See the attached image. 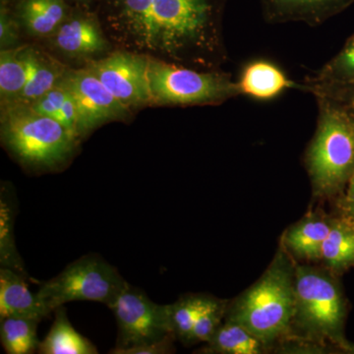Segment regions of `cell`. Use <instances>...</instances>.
I'll use <instances>...</instances> for the list:
<instances>
[{
    "mask_svg": "<svg viewBox=\"0 0 354 354\" xmlns=\"http://www.w3.org/2000/svg\"><path fill=\"white\" fill-rule=\"evenodd\" d=\"M306 83L313 85H344L354 82V35L344 48L315 75L307 78Z\"/></svg>",
    "mask_w": 354,
    "mask_h": 354,
    "instance_id": "25",
    "label": "cell"
},
{
    "mask_svg": "<svg viewBox=\"0 0 354 354\" xmlns=\"http://www.w3.org/2000/svg\"><path fill=\"white\" fill-rule=\"evenodd\" d=\"M30 106L37 113L57 120L79 136L77 132L78 114L75 101L62 79L55 87L32 102L31 106Z\"/></svg>",
    "mask_w": 354,
    "mask_h": 354,
    "instance_id": "23",
    "label": "cell"
},
{
    "mask_svg": "<svg viewBox=\"0 0 354 354\" xmlns=\"http://www.w3.org/2000/svg\"><path fill=\"white\" fill-rule=\"evenodd\" d=\"M344 207L349 220L354 223V171L348 180V187L346 197H344Z\"/></svg>",
    "mask_w": 354,
    "mask_h": 354,
    "instance_id": "29",
    "label": "cell"
},
{
    "mask_svg": "<svg viewBox=\"0 0 354 354\" xmlns=\"http://www.w3.org/2000/svg\"><path fill=\"white\" fill-rule=\"evenodd\" d=\"M50 314L32 293L25 277L8 268L0 270V318L25 317L41 321Z\"/></svg>",
    "mask_w": 354,
    "mask_h": 354,
    "instance_id": "12",
    "label": "cell"
},
{
    "mask_svg": "<svg viewBox=\"0 0 354 354\" xmlns=\"http://www.w3.org/2000/svg\"><path fill=\"white\" fill-rule=\"evenodd\" d=\"M66 6L62 0H24L20 16L26 30L32 36L53 34L64 22Z\"/></svg>",
    "mask_w": 354,
    "mask_h": 354,
    "instance_id": "19",
    "label": "cell"
},
{
    "mask_svg": "<svg viewBox=\"0 0 354 354\" xmlns=\"http://www.w3.org/2000/svg\"><path fill=\"white\" fill-rule=\"evenodd\" d=\"M127 283L113 266L99 256L87 255L41 283L37 295L50 313L73 301L101 302L109 307Z\"/></svg>",
    "mask_w": 354,
    "mask_h": 354,
    "instance_id": "6",
    "label": "cell"
},
{
    "mask_svg": "<svg viewBox=\"0 0 354 354\" xmlns=\"http://www.w3.org/2000/svg\"><path fill=\"white\" fill-rule=\"evenodd\" d=\"M1 46H6L7 44L12 43L14 32H12V28H11L10 23L7 20L6 15H3V12L1 14Z\"/></svg>",
    "mask_w": 354,
    "mask_h": 354,
    "instance_id": "30",
    "label": "cell"
},
{
    "mask_svg": "<svg viewBox=\"0 0 354 354\" xmlns=\"http://www.w3.org/2000/svg\"><path fill=\"white\" fill-rule=\"evenodd\" d=\"M55 44L70 55H92L106 50L108 41L100 26L90 19H74L62 25Z\"/></svg>",
    "mask_w": 354,
    "mask_h": 354,
    "instance_id": "15",
    "label": "cell"
},
{
    "mask_svg": "<svg viewBox=\"0 0 354 354\" xmlns=\"http://www.w3.org/2000/svg\"><path fill=\"white\" fill-rule=\"evenodd\" d=\"M321 260L334 271L354 263V223L332 221L330 232L321 250Z\"/></svg>",
    "mask_w": 354,
    "mask_h": 354,
    "instance_id": "21",
    "label": "cell"
},
{
    "mask_svg": "<svg viewBox=\"0 0 354 354\" xmlns=\"http://www.w3.org/2000/svg\"><path fill=\"white\" fill-rule=\"evenodd\" d=\"M318 120L305 153L313 192L330 196L341 189L354 171V118L344 102L315 97Z\"/></svg>",
    "mask_w": 354,
    "mask_h": 354,
    "instance_id": "3",
    "label": "cell"
},
{
    "mask_svg": "<svg viewBox=\"0 0 354 354\" xmlns=\"http://www.w3.org/2000/svg\"><path fill=\"white\" fill-rule=\"evenodd\" d=\"M263 18L269 24L304 23L318 27L341 13L354 0H259Z\"/></svg>",
    "mask_w": 354,
    "mask_h": 354,
    "instance_id": "11",
    "label": "cell"
},
{
    "mask_svg": "<svg viewBox=\"0 0 354 354\" xmlns=\"http://www.w3.org/2000/svg\"><path fill=\"white\" fill-rule=\"evenodd\" d=\"M13 209L8 200L1 194L0 202V264L1 267L8 268L17 272L21 276L27 278L24 263L21 260L13 232Z\"/></svg>",
    "mask_w": 354,
    "mask_h": 354,
    "instance_id": "26",
    "label": "cell"
},
{
    "mask_svg": "<svg viewBox=\"0 0 354 354\" xmlns=\"http://www.w3.org/2000/svg\"><path fill=\"white\" fill-rule=\"evenodd\" d=\"M109 308L113 312L118 323L116 349L153 344L174 335L169 304H155L143 291L129 283Z\"/></svg>",
    "mask_w": 354,
    "mask_h": 354,
    "instance_id": "8",
    "label": "cell"
},
{
    "mask_svg": "<svg viewBox=\"0 0 354 354\" xmlns=\"http://www.w3.org/2000/svg\"><path fill=\"white\" fill-rule=\"evenodd\" d=\"M295 312V266L279 249L263 276L235 300L227 320L269 346L286 333Z\"/></svg>",
    "mask_w": 354,
    "mask_h": 354,
    "instance_id": "2",
    "label": "cell"
},
{
    "mask_svg": "<svg viewBox=\"0 0 354 354\" xmlns=\"http://www.w3.org/2000/svg\"><path fill=\"white\" fill-rule=\"evenodd\" d=\"M149 57L131 51H116L95 60L88 68L127 108L152 104L148 79Z\"/></svg>",
    "mask_w": 354,
    "mask_h": 354,
    "instance_id": "9",
    "label": "cell"
},
{
    "mask_svg": "<svg viewBox=\"0 0 354 354\" xmlns=\"http://www.w3.org/2000/svg\"><path fill=\"white\" fill-rule=\"evenodd\" d=\"M227 0H118L109 35L131 53L201 71L227 62L223 13Z\"/></svg>",
    "mask_w": 354,
    "mask_h": 354,
    "instance_id": "1",
    "label": "cell"
},
{
    "mask_svg": "<svg viewBox=\"0 0 354 354\" xmlns=\"http://www.w3.org/2000/svg\"><path fill=\"white\" fill-rule=\"evenodd\" d=\"M342 346H344V348H346V351H348L349 353H354V346H353V344H346V342H344V344H342Z\"/></svg>",
    "mask_w": 354,
    "mask_h": 354,
    "instance_id": "31",
    "label": "cell"
},
{
    "mask_svg": "<svg viewBox=\"0 0 354 354\" xmlns=\"http://www.w3.org/2000/svg\"><path fill=\"white\" fill-rule=\"evenodd\" d=\"M37 51L32 48L2 50L0 55V94L2 104L12 101L29 80Z\"/></svg>",
    "mask_w": 354,
    "mask_h": 354,
    "instance_id": "16",
    "label": "cell"
},
{
    "mask_svg": "<svg viewBox=\"0 0 354 354\" xmlns=\"http://www.w3.org/2000/svg\"><path fill=\"white\" fill-rule=\"evenodd\" d=\"M344 305L329 274L310 266H295V312L292 323L315 339L344 344Z\"/></svg>",
    "mask_w": 354,
    "mask_h": 354,
    "instance_id": "7",
    "label": "cell"
},
{
    "mask_svg": "<svg viewBox=\"0 0 354 354\" xmlns=\"http://www.w3.org/2000/svg\"><path fill=\"white\" fill-rule=\"evenodd\" d=\"M39 320L25 317L0 318V339L8 354H30L39 348Z\"/></svg>",
    "mask_w": 354,
    "mask_h": 354,
    "instance_id": "22",
    "label": "cell"
},
{
    "mask_svg": "<svg viewBox=\"0 0 354 354\" xmlns=\"http://www.w3.org/2000/svg\"><path fill=\"white\" fill-rule=\"evenodd\" d=\"M3 108L2 141L23 164L53 169L75 152L80 137L57 120L27 106Z\"/></svg>",
    "mask_w": 354,
    "mask_h": 354,
    "instance_id": "4",
    "label": "cell"
},
{
    "mask_svg": "<svg viewBox=\"0 0 354 354\" xmlns=\"http://www.w3.org/2000/svg\"><path fill=\"white\" fill-rule=\"evenodd\" d=\"M211 297L204 295H190L181 297L176 304H169L171 330L176 339L188 344L194 324Z\"/></svg>",
    "mask_w": 354,
    "mask_h": 354,
    "instance_id": "24",
    "label": "cell"
},
{
    "mask_svg": "<svg viewBox=\"0 0 354 354\" xmlns=\"http://www.w3.org/2000/svg\"><path fill=\"white\" fill-rule=\"evenodd\" d=\"M225 310V301L211 297L209 304L203 310L194 324L188 344L208 342L221 325V319L227 312Z\"/></svg>",
    "mask_w": 354,
    "mask_h": 354,
    "instance_id": "27",
    "label": "cell"
},
{
    "mask_svg": "<svg viewBox=\"0 0 354 354\" xmlns=\"http://www.w3.org/2000/svg\"><path fill=\"white\" fill-rule=\"evenodd\" d=\"M242 95L256 100H272L288 88L299 90L300 83L295 82L277 65L266 60H257L247 65L239 80Z\"/></svg>",
    "mask_w": 354,
    "mask_h": 354,
    "instance_id": "13",
    "label": "cell"
},
{
    "mask_svg": "<svg viewBox=\"0 0 354 354\" xmlns=\"http://www.w3.org/2000/svg\"><path fill=\"white\" fill-rule=\"evenodd\" d=\"M55 322L44 341L39 342L41 354H97V348L87 337L74 329L64 306L55 310Z\"/></svg>",
    "mask_w": 354,
    "mask_h": 354,
    "instance_id": "17",
    "label": "cell"
},
{
    "mask_svg": "<svg viewBox=\"0 0 354 354\" xmlns=\"http://www.w3.org/2000/svg\"><path fill=\"white\" fill-rule=\"evenodd\" d=\"M152 104L160 106L220 104L242 95L239 82L225 72L201 71L149 57Z\"/></svg>",
    "mask_w": 354,
    "mask_h": 354,
    "instance_id": "5",
    "label": "cell"
},
{
    "mask_svg": "<svg viewBox=\"0 0 354 354\" xmlns=\"http://www.w3.org/2000/svg\"><path fill=\"white\" fill-rule=\"evenodd\" d=\"M267 344L260 341L243 326L227 320L221 324L203 353L218 354H260Z\"/></svg>",
    "mask_w": 354,
    "mask_h": 354,
    "instance_id": "18",
    "label": "cell"
},
{
    "mask_svg": "<svg viewBox=\"0 0 354 354\" xmlns=\"http://www.w3.org/2000/svg\"><path fill=\"white\" fill-rule=\"evenodd\" d=\"M174 335H169L162 341L153 342V344H144V346H132V348L113 349L111 353L114 354H164L171 353L172 349V339Z\"/></svg>",
    "mask_w": 354,
    "mask_h": 354,
    "instance_id": "28",
    "label": "cell"
},
{
    "mask_svg": "<svg viewBox=\"0 0 354 354\" xmlns=\"http://www.w3.org/2000/svg\"><path fill=\"white\" fill-rule=\"evenodd\" d=\"M65 72L62 65L37 51L31 76L25 87L12 101L2 104V106H31L32 102L59 83Z\"/></svg>",
    "mask_w": 354,
    "mask_h": 354,
    "instance_id": "20",
    "label": "cell"
},
{
    "mask_svg": "<svg viewBox=\"0 0 354 354\" xmlns=\"http://www.w3.org/2000/svg\"><path fill=\"white\" fill-rule=\"evenodd\" d=\"M344 104H348L349 108H351V111H353L354 113V97L353 99L349 100L348 102H344Z\"/></svg>",
    "mask_w": 354,
    "mask_h": 354,
    "instance_id": "32",
    "label": "cell"
},
{
    "mask_svg": "<svg viewBox=\"0 0 354 354\" xmlns=\"http://www.w3.org/2000/svg\"><path fill=\"white\" fill-rule=\"evenodd\" d=\"M332 221L311 215L291 227L285 235V245L299 259H321V250L329 234Z\"/></svg>",
    "mask_w": 354,
    "mask_h": 354,
    "instance_id": "14",
    "label": "cell"
},
{
    "mask_svg": "<svg viewBox=\"0 0 354 354\" xmlns=\"http://www.w3.org/2000/svg\"><path fill=\"white\" fill-rule=\"evenodd\" d=\"M62 80L75 101L80 138L104 123L122 120L129 113L130 109L123 106L88 67L65 72Z\"/></svg>",
    "mask_w": 354,
    "mask_h": 354,
    "instance_id": "10",
    "label": "cell"
}]
</instances>
